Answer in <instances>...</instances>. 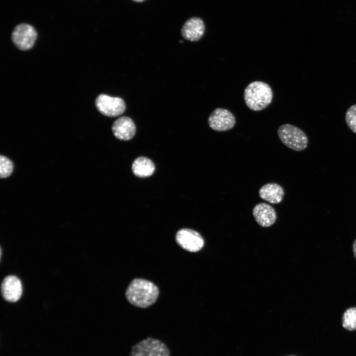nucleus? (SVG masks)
Masks as SVG:
<instances>
[{"label":"nucleus","mask_w":356,"mask_h":356,"mask_svg":"<svg viewBox=\"0 0 356 356\" xmlns=\"http://www.w3.org/2000/svg\"></svg>","instance_id":"aec40b11"},{"label":"nucleus","mask_w":356,"mask_h":356,"mask_svg":"<svg viewBox=\"0 0 356 356\" xmlns=\"http://www.w3.org/2000/svg\"><path fill=\"white\" fill-rule=\"evenodd\" d=\"M132 169L135 176L139 178H146L154 173L155 165L150 159L139 157L134 161Z\"/></svg>","instance_id":"4468645a"},{"label":"nucleus","mask_w":356,"mask_h":356,"mask_svg":"<svg viewBox=\"0 0 356 356\" xmlns=\"http://www.w3.org/2000/svg\"><path fill=\"white\" fill-rule=\"evenodd\" d=\"M253 215L256 222L264 227L272 225L277 218L274 209L266 203H260L256 205L253 209Z\"/></svg>","instance_id":"9d476101"},{"label":"nucleus","mask_w":356,"mask_h":356,"mask_svg":"<svg viewBox=\"0 0 356 356\" xmlns=\"http://www.w3.org/2000/svg\"><path fill=\"white\" fill-rule=\"evenodd\" d=\"M131 356H170L166 345L158 339L147 338L132 348Z\"/></svg>","instance_id":"20e7f679"},{"label":"nucleus","mask_w":356,"mask_h":356,"mask_svg":"<svg viewBox=\"0 0 356 356\" xmlns=\"http://www.w3.org/2000/svg\"><path fill=\"white\" fill-rule=\"evenodd\" d=\"M112 130L114 136L122 140H129L135 133V126L129 117L123 116L117 119L113 124Z\"/></svg>","instance_id":"f8f14e48"},{"label":"nucleus","mask_w":356,"mask_h":356,"mask_svg":"<svg viewBox=\"0 0 356 356\" xmlns=\"http://www.w3.org/2000/svg\"><path fill=\"white\" fill-rule=\"evenodd\" d=\"M205 25L200 18L193 17L188 19L183 25L181 32L184 39L191 41H199L205 32Z\"/></svg>","instance_id":"9b49d317"},{"label":"nucleus","mask_w":356,"mask_h":356,"mask_svg":"<svg viewBox=\"0 0 356 356\" xmlns=\"http://www.w3.org/2000/svg\"><path fill=\"white\" fill-rule=\"evenodd\" d=\"M273 92L266 83L254 81L246 88L244 98L246 105L251 110L258 111L266 108L271 103Z\"/></svg>","instance_id":"f03ea898"},{"label":"nucleus","mask_w":356,"mask_h":356,"mask_svg":"<svg viewBox=\"0 0 356 356\" xmlns=\"http://www.w3.org/2000/svg\"><path fill=\"white\" fill-rule=\"evenodd\" d=\"M343 327L349 331L356 330V307L347 309L342 317Z\"/></svg>","instance_id":"2eb2a0df"},{"label":"nucleus","mask_w":356,"mask_h":356,"mask_svg":"<svg viewBox=\"0 0 356 356\" xmlns=\"http://www.w3.org/2000/svg\"><path fill=\"white\" fill-rule=\"evenodd\" d=\"M209 127L217 132H224L232 129L235 124V118L229 110L217 108L209 117L208 120Z\"/></svg>","instance_id":"0eeeda50"},{"label":"nucleus","mask_w":356,"mask_h":356,"mask_svg":"<svg viewBox=\"0 0 356 356\" xmlns=\"http://www.w3.org/2000/svg\"><path fill=\"white\" fill-rule=\"evenodd\" d=\"M95 104L102 114L110 117L122 114L126 109V105L123 99L104 94H101L97 97Z\"/></svg>","instance_id":"423d86ee"},{"label":"nucleus","mask_w":356,"mask_h":356,"mask_svg":"<svg viewBox=\"0 0 356 356\" xmlns=\"http://www.w3.org/2000/svg\"><path fill=\"white\" fill-rule=\"evenodd\" d=\"M159 289L152 282L142 279H133L129 285L126 297L133 305L141 308H147L157 300Z\"/></svg>","instance_id":"f257e3e1"},{"label":"nucleus","mask_w":356,"mask_h":356,"mask_svg":"<svg viewBox=\"0 0 356 356\" xmlns=\"http://www.w3.org/2000/svg\"><path fill=\"white\" fill-rule=\"evenodd\" d=\"M177 243L183 249L190 252H197L203 247L204 241L197 231L189 229L179 230L176 235Z\"/></svg>","instance_id":"6e6552de"},{"label":"nucleus","mask_w":356,"mask_h":356,"mask_svg":"<svg viewBox=\"0 0 356 356\" xmlns=\"http://www.w3.org/2000/svg\"><path fill=\"white\" fill-rule=\"evenodd\" d=\"M13 170L12 161L6 157L1 155L0 157V176L1 178H6L11 175Z\"/></svg>","instance_id":"dca6fc26"},{"label":"nucleus","mask_w":356,"mask_h":356,"mask_svg":"<svg viewBox=\"0 0 356 356\" xmlns=\"http://www.w3.org/2000/svg\"><path fill=\"white\" fill-rule=\"evenodd\" d=\"M259 195L262 199L270 203L277 204L283 200L284 191L282 186L278 183L270 182L260 188Z\"/></svg>","instance_id":"ddd939ff"},{"label":"nucleus","mask_w":356,"mask_h":356,"mask_svg":"<svg viewBox=\"0 0 356 356\" xmlns=\"http://www.w3.org/2000/svg\"><path fill=\"white\" fill-rule=\"evenodd\" d=\"M133 0L135 2H141L145 0Z\"/></svg>","instance_id":"6ab92c4d"},{"label":"nucleus","mask_w":356,"mask_h":356,"mask_svg":"<svg viewBox=\"0 0 356 356\" xmlns=\"http://www.w3.org/2000/svg\"><path fill=\"white\" fill-rule=\"evenodd\" d=\"M37 37L35 29L31 25L21 23L17 25L12 33V41L20 50H26L34 45Z\"/></svg>","instance_id":"39448f33"},{"label":"nucleus","mask_w":356,"mask_h":356,"mask_svg":"<svg viewBox=\"0 0 356 356\" xmlns=\"http://www.w3.org/2000/svg\"><path fill=\"white\" fill-rule=\"evenodd\" d=\"M278 136L283 144L297 151L306 149L308 138L305 133L300 128L291 124L280 126L277 131Z\"/></svg>","instance_id":"7ed1b4c3"},{"label":"nucleus","mask_w":356,"mask_h":356,"mask_svg":"<svg viewBox=\"0 0 356 356\" xmlns=\"http://www.w3.org/2000/svg\"><path fill=\"white\" fill-rule=\"evenodd\" d=\"M353 252L354 255V257L356 260V238L354 241V243L353 244Z\"/></svg>","instance_id":"a211bd4d"},{"label":"nucleus","mask_w":356,"mask_h":356,"mask_svg":"<svg viewBox=\"0 0 356 356\" xmlns=\"http://www.w3.org/2000/svg\"><path fill=\"white\" fill-rule=\"evenodd\" d=\"M1 292L6 301L10 302L17 301L22 293V285L20 280L14 275L6 276L1 282Z\"/></svg>","instance_id":"1a4fd4ad"},{"label":"nucleus","mask_w":356,"mask_h":356,"mask_svg":"<svg viewBox=\"0 0 356 356\" xmlns=\"http://www.w3.org/2000/svg\"><path fill=\"white\" fill-rule=\"evenodd\" d=\"M345 121L349 129L356 134V104L351 106L347 110Z\"/></svg>","instance_id":"f3484780"}]
</instances>
